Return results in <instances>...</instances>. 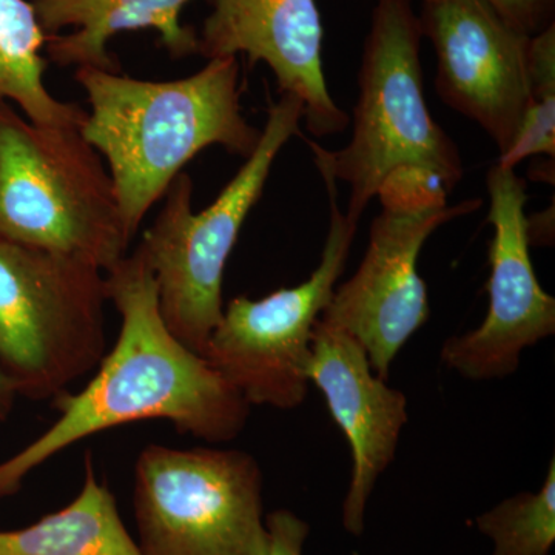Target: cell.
I'll return each instance as SVG.
<instances>
[{
  "label": "cell",
  "mask_w": 555,
  "mask_h": 555,
  "mask_svg": "<svg viewBox=\"0 0 555 555\" xmlns=\"http://www.w3.org/2000/svg\"><path fill=\"white\" fill-rule=\"evenodd\" d=\"M105 287L120 315L118 339L89 385L51 401L60 418L0 463V500L16 495L53 456L112 427L163 420L181 436L218 447L247 425L250 404L164 323L158 284L137 250L105 270Z\"/></svg>",
  "instance_id": "cell-1"
},
{
  "label": "cell",
  "mask_w": 555,
  "mask_h": 555,
  "mask_svg": "<svg viewBox=\"0 0 555 555\" xmlns=\"http://www.w3.org/2000/svg\"><path fill=\"white\" fill-rule=\"evenodd\" d=\"M76 80L91 108L80 133L107 160L130 240L199 152L221 145L248 158L261 138L243 115L236 56L169 82L93 67L78 68Z\"/></svg>",
  "instance_id": "cell-2"
},
{
  "label": "cell",
  "mask_w": 555,
  "mask_h": 555,
  "mask_svg": "<svg viewBox=\"0 0 555 555\" xmlns=\"http://www.w3.org/2000/svg\"><path fill=\"white\" fill-rule=\"evenodd\" d=\"M422 38L411 0H378L364 42L352 139L338 152L309 141L318 170L349 185L345 215L356 224L390 179L415 175L451 193L463 178L455 142L427 108Z\"/></svg>",
  "instance_id": "cell-3"
},
{
  "label": "cell",
  "mask_w": 555,
  "mask_h": 555,
  "mask_svg": "<svg viewBox=\"0 0 555 555\" xmlns=\"http://www.w3.org/2000/svg\"><path fill=\"white\" fill-rule=\"evenodd\" d=\"M0 238L108 270L130 246L115 185L78 126H42L0 101Z\"/></svg>",
  "instance_id": "cell-4"
},
{
  "label": "cell",
  "mask_w": 555,
  "mask_h": 555,
  "mask_svg": "<svg viewBox=\"0 0 555 555\" xmlns=\"http://www.w3.org/2000/svg\"><path fill=\"white\" fill-rule=\"evenodd\" d=\"M301 102L281 94L269 108L257 149L211 206L195 214L193 182L179 173L164 207L137 251L158 284L164 323L190 350L203 357L207 339L224 312L222 281L241 229L262 190L276 156L298 134Z\"/></svg>",
  "instance_id": "cell-5"
},
{
  "label": "cell",
  "mask_w": 555,
  "mask_h": 555,
  "mask_svg": "<svg viewBox=\"0 0 555 555\" xmlns=\"http://www.w3.org/2000/svg\"><path fill=\"white\" fill-rule=\"evenodd\" d=\"M105 272L0 238V369L17 397L53 401L107 353Z\"/></svg>",
  "instance_id": "cell-6"
},
{
  "label": "cell",
  "mask_w": 555,
  "mask_h": 555,
  "mask_svg": "<svg viewBox=\"0 0 555 555\" xmlns=\"http://www.w3.org/2000/svg\"><path fill=\"white\" fill-rule=\"evenodd\" d=\"M133 514L142 555H268L264 476L240 449L147 444Z\"/></svg>",
  "instance_id": "cell-7"
},
{
  "label": "cell",
  "mask_w": 555,
  "mask_h": 555,
  "mask_svg": "<svg viewBox=\"0 0 555 555\" xmlns=\"http://www.w3.org/2000/svg\"><path fill=\"white\" fill-rule=\"evenodd\" d=\"M331 221L320 264L308 281L268 297H236L207 339L203 358L254 406L292 411L309 393L313 331L345 272L356 222L339 210L337 179L320 170Z\"/></svg>",
  "instance_id": "cell-8"
},
{
  "label": "cell",
  "mask_w": 555,
  "mask_h": 555,
  "mask_svg": "<svg viewBox=\"0 0 555 555\" xmlns=\"http://www.w3.org/2000/svg\"><path fill=\"white\" fill-rule=\"evenodd\" d=\"M369 246L356 275L335 288L320 320L346 332L366 350L372 371L389 378L390 367L412 335L429 320V297L418 275V257L429 236L452 219L481 206L467 199H382Z\"/></svg>",
  "instance_id": "cell-9"
},
{
  "label": "cell",
  "mask_w": 555,
  "mask_h": 555,
  "mask_svg": "<svg viewBox=\"0 0 555 555\" xmlns=\"http://www.w3.org/2000/svg\"><path fill=\"white\" fill-rule=\"evenodd\" d=\"M489 306L483 323L448 338L440 360L474 382L516 374L521 353L555 334V298L540 286L529 254L526 184L514 169L495 164L488 171Z\"/></svg>",
  "instance_id": "cell-10"
},
{
  "label": "cell",
  "mask_w": 555,
  "mask_h": 555,
  "mask_svg": "<svg viewBox=\"0 0 555 555\" xmlns=\"http://www.w3.org/2000/svg\"><path fill=\"white\" fill-rule=\"evenodd\" d=\"M418 17L436 51L438 96L477 122L505 155L531 104V38L481 0H423Z\"/></svg>",
  "instance_id": "cell-11"
},
{
  "label": "cell",
  "mask_w": 555,
  "mask_h": 555,
  "mask_svg": "<svg viewBox=\"0 0 555 555\" xmlns=\"http://www.w3.org/2000/svg\"><path fill=\"white\" fill-rule=\"evenodd\" d=\"M198 35L206 60L246 54L268 65L281 94L297 98L313 137L341 133L349 116L335 104L324 78L323 24L317 0H211Z\"/></svg>",
  "instance_id": "cell-12"
},
{
  "label": "cell",
  "mask_w": 555,
  "mask_h": 555,
  "mask_svg": "<svg viewBox=\"0 0 555 555\" xmlns=\"http://www.w3.org/2000/svg\"><path fill=\"white\" fill-rule=\"evenodd\" d=\"M309 383L323 393L352 455L341 524L350 535L366 528L369 499L397 454L408 423V398L372 371L366 350L337 327L318 321L308 361Z\"/></svg>",
  "instance_id": "cell-13"
},
{
  "label": "cell",
  "mask_w": 555,
  "mask_h": 555,
  "mask_svg": "<svg viewBox=\"0 0 555 555\" xmlns=\"http://www.w3.org/2000/svg\"><path fill=\"white\" fill-rule=\"evenodd\" d=\"M43 35L47 56L61 67L118 72L108 40L126 31L153 28L175 60L198 53L195 28L181 22L192 0H30Z\"/></svg>",
  "instance_id": "cell-14"
},
{
  "label": "cell",
  "mask_w": 555,
  "mask_h": 555,
  "mask_svg": "<svg viewBox=\"0 0 555 555\" xmlns=\"http://www.w3.org/2000/svg\"><path fill=\"white\" fill-rule=\"evenodd\" d=\"M0 555H142L127 531L116 496L101 481L90 451L79 494L56 513L21 529L0 531Z\"/></svg>",
  "instance_id": "cell-15"
},
{
  "label": "cell",
  "mask_w": 555,
  "mask_h": 555,
  "mask_svg": "<svg viewBox=\"0 0 555 555\" xmlns=\"http://www.w3.org/2000/svg\"><path fill=\"white\" fill-rule=\"evenodd\" d=\"M46 43L31 2L0 0V101L14 102L35 124L82 127L87 113L47 90Z\"/></svg>",
  "instance_id": "cell-16"
},
{
  "label": "cell",
  "mask_w": 555,
  "mask_h": 555,
  "mask_svg": "<svg viewBox=\"0 0 555 555\" xmlns=\"http://www.w3.org/2000/svg\"><path fill=\"white\" fill-rule=\"evenodd\" d=\"M476 526L494 543L492 555H550L555 543V459L539 491L503 500L480 514Z\"/></svg>",
  "instance_id": "cell-17"
},
{
  "label": "cell",
  "mask_w": 555,
  "mask_h": 555,
  "mask_svg": "<svg viewBox=\"0 0 555 555\" xmlns=\"http://www.w3.org/2000/svg\"><path fill=\"white\" fill-rule=\"evenodd\" d=\"M526 36H535L554 24L555 0H481Z\"/></svg>",
  "instance_id": "cell-18"
},
{
  "label": "cell",
  "mask_w": 555,
  "mask_h": 555,
  "mask_svg": "<svg viewBox=\"0 0 555 555\" xmlns=\"http://www.w3.org/2000/svg\"><path fill=\"white\" fill-rule=\"evenodd\" d=\"M268 555H305V543L310 534L308 521L288 509H276L266 516Z\"/></svg>",
  "instance_id": "cell-19"
},
{
  "label": "cell",
  "mask_w": 555,
  "mask_h": 555,
  "mask_svg": "<svg viewBox=\"0 0 555 555\" xmlns=\"http://www.w3.org/2000/svg\"><path fill=\"white\" fill-rule=\"evenodd\" d=\"M17 398L20 397H17L16 389H14L9 377L0 369V423L7 422L10 418L11 412L16 406Z\"/></svg>",
  "instance_id": "cell-20"
}]
</instances>
